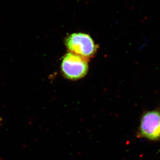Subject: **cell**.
<instances>
[{
    "label": "cell",
    "mask_w": 160,
    "mask_h": 160,
    "mask_svg": "<svg viewBox=\"0 0 160 160\" xmlns=\"http://www.w3.org/2000/svg\"><path fill=\"white\" fill-rule=\"evenodd\" d=\"M65 44L70 52L87 59L92 57L97 51L96 45L89 35L78 32L68 36Z\"/></svg>",
    "instance_id": "1"
},
{
    "label": "cell",
    "mask_w": 160,
    "mask_h": 160,
    "mask_svg": "<svg viewBox=\"0 0 160 160\" xmlns=\"http://www.w3.org/2000/svg\"><path fill=\"white\" fill-rule=\"evenodd\" d=\"M86 59L69 52L65 55L61 64V69L64 76L70 80L84 77L88 72Z\"/></svg>",
    "instance_id": "2"
},
{
    "label": "cell",
    "mask_w": 160,
    "mask_h": 160,
    "mask_svg": "<svg viewBox=\"0 0 160 160\" xmlns=\"http://www.w3.org/2000/svg\"><path fill=\"white\" fill-rule=\"evenodd\" d=\"M140 132L142 136L149 139H160L159 112H148L143 115L140 124Z\"/></svg>",
    "instance_id": "3"
}]
</instances>
